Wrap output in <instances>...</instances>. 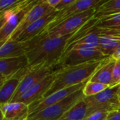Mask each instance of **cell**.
Listing matches in <instances>:
<instances>
[{"label": "cell", "instance_id": "30", "mask_svg": "<svg viewBox=\"0 0 120 120\" xmlns=\"http://www.w3.org/2000/svg\"><path fill=\"white\" fill-rule=\"evenodd\" d=\"M46 1L48 4L53 8H55L60 1V0H46Z\"/></svg>", "mask_w": 120, "mask_h": 120}, {"label": "cell", "instance_id": "27", "mask_svg": "<svg viewBox=\"0 0 120 120\" xmlns=\"http://www.w3.org/2000/svg\"><path fill=\"white\" fill-rule=\"evenodd\" d=\"M74 1H75V0H60L58 5L54 9L56 11H60L65 9V8H67L70 4H72Z\"/></svg>", "mask_w": 120, "mask_h": 120}, {"label": "cell", "instance_id": "4", "mask_svg": "<svg viewBox=\"0 0 120 120\" xmlns=\"http://www.w3.org/2000/svg\"><path fill=\"white\" fill-rule=\"evenodd\" d=\"M119 91L120 85H117L109 87L96 95L84 97L88 105L87 117L98 111L110 112L118 110L120 105Z\"/></svg>", "mask_w": 120, "mask_h": 120}, {"label": "cell", "instance_id": "13", "mask_svg": "<svg viewBox=\"0 0 120 120\" xmlns=\"http://www.w3.org/2000/svg\"><path fill=\"white\" fill-rule=\"evenodd\" d=\"M55 9L51 8L47 3L46 0H39L38 4H37L26 15L22 22L18 27L15 31L13 32L10 39L15 40L20 35V34L30 25L34 22L37 20L40 19L47 13Z\"/></svg>", "mask_w": 120, "mask_h": 120}, {"label": "cell", "instance_id": "26", "mask_svg": "<svg viewBox=\"0 0 120 120\" xmlns=\"http://www.w3.org/2000/svg\"><path fill=\"white\" fill-rule=\"evenodd\" d=\"M108 114L109 112H108L98 111L89 115L84 120H107Z\"/></svg>", "mask_w": 120, "mask_h": 120}, {"label": "cell", "instance_id": "28", "mask_svg": "<svg viewBox=\"0 0 120 120\" xmlns=\"http://www.w3.org/2000/svg\"><path fill=\"white\" fill-rule=\"evenodd\" d=\"M107 120H120V112L116 110L109 112Z\"/></svg>", "mask_w": 120, "mask_h": 120}, {"label": "cell", "instance_id": "25", "mask_svg": "<svg viewBox=\"0 0 120 120\" xmlns=\"http://www.w3.org/2000/svg\"><path fill=\"white\" fill-rule=\"evenodd\" d=\"M120 82V60H116V63L113 70V81L112 86H117Z\"/></svg>", "mask_w": 120, "mask_h": 120}, {"label": "cell", "instance_id": "17", "mask_svg": "<svg viewBox=\"0 0 120 120\" xmlns=\"http://www.w3.org/2000/svg\"><path fill=\"white\" fill-rule=\"evenodd\" d=\"M30 47V41H18L9 39L0 47V59L25 56Z\"/></svg>", "mask_w": 120, "mask_h": 120}, {"label": "cell", "instance_id": "1", "mask_svg": "<svg viewBox=\"0 0 120 120\" xmlns=\"http://www.w3.org/2000/svg\"><path fill=\"white\" fill-rule=\"evenodd\" d=\"M60 37H49L46 32L30 39V47L26 53L30 67L46 64L56 68L63 55L67 41L74 34Z\"/></svg>", "mask_w": 120, "mask_h": 120}, {"label": "cell", "instance_id": "10", "mask_svg": "<svg viewBox=\"0 0 120 120\" xmlns=\"http://www.w3.org/2000/svg\"><path fill=\"white\" fill-rule=\"evenodd\" d=\"M89 81V80L84 82L83 83H81L79 84L75 85V86H72L70 87H68V88L59 90V91L51 94L50 96H49L44 98L40 99V100L33 103L32 104L29 105L30 115L39 112V111L46 108L47 107L53 105L63 101V99H65V98H67L70 95H71V94H74L75 92L83 89L84 86H85V84Z\"/></svg>", "mask_w": 120, "mask_h": 120}, {"label": "cell", "instance_id": "18", "mask_svg": "<svg viewBox=\"0 0 120 120\" xmlns=\"http://www.w3.org/2000/svg\"><path fill=\"white\" fill-rule=\"evenodd\" d=\"M116 63V60L112 57H109L104 60L101 66L90 78V82H98L112 86L113 81V70Z\"/></svg>", "mask_w": 120, "mask_h": 120}, {"label": "cell", "instance_id": "2", "mask_svg": "<svg viewBox=\"0 0 120 120\" xmlns=\"http://www.w3.org/2000/svg\"><path fill=\"white\" fill-rule=\"evenodd\" d=\"M104 60L91 61L81 65L66 66L57 69L56 70L55 79L50 89L42 98L59 90L75 86L89 80Z\"/></svg>", "mask_w": 120, "mask_h": 120}, {"label": "cell", "instance_id": "14", "mask_svg": "<svg viewBox=\"0 0 120 120\" xmlns=\"http://www.w3.org/2000/svg\"><path fill=\"white\" fill-rule=\"evenodd\" d=\"M58 11L56 10L49 12L40 19L27 27L16 38L18 41H27L43 32L50 22L55 18Z\"/></svg>", "mask_w": 120, "mask_h": 120}, {"label": "cell", "instance_id": "8", "mask_svg": "<svg viewBox=\"0 0 120 120\" xmlns=\"http://www.w3.org/2000/svg\"><path fill=\"white\" fill-rule=\"evenodd\" d=\"M56 70V68L49 66L46 64H40L33 67H29L28 71L22 79L11 102H15L34 85L54 72Z\"/></svg>", "mask_w": 120, "mask_h": 120}, {"label": "cell", "instance_id": "31", "mask_svg": "<svg viewBox=\"0 0 120 120\" xmlns=\"http://www.w3.org/2000/svg\"><path fill=\"white\" fill-rule=\"evenodd\" d=\"M119 99H120V91H119Z\"/></svg>", "mask_w": 120, "mask_h": 120}, {"label": "cell", "instance_id": "16", "mask_svg": "<svg viewBox=\"0 0 120 120\" xmlns=\"http://www.w3.org/2000/svg\"><path fill=\"white\" fill-rule=\"evenodd\" d=\"M28 69L29 68H27L21 70L15 75L0 84V105L11 102L22 79L28 71Z\"/></svg>", "mask_w": 120, "mask_h": 120}, {"label": "cell", "instance_id": "19", "mask_svg": "<svg viewBox=\"0 0 120 120\" xmlns=\"http://www.w3.org/2000/svg\"><path fill=\"white\" fill-rule=\"evenodd\" d=\"M120 43V34L104 35L100 37L98 49L107 57H112Z\"/></svg>", "mask_w": 120, "mask_h": 120}, {"label": "cell", "instance_id": "23", "mask_svg": "<svg viewBox=\"0 0 120 120\" xmlns=\"http://www.w3.org/2000/svg\"><path fill=\"white\" fill-rule=\"evenodd\" d=\"M109 87L110 86L106 84L89 81L83 88V93L85 97H89L96 95Z\"/></svg>", "mask_w": 120, "mask_h": 120}, {"label": "cell", "instance_id": "21", "mask_svg": "<svg viewBox=\"0 0 120 120\" xmlns=\"http://www.w3.org/2000/svg\"><path fill=\"white\" fill-rule=\"evenodd\" d=\"M120 13V0H107L96 8L94 18L101 19L103 18Z\"/></svg>", "mask_w": 120, "mask_h": 120}, {"label": "cell", "instance_id": "11", "mask_svg": "<svg viewBox=\"0 0 120 120\" xmlns=\"http://www.w3.org/2000/svg\"><path fill=\"white\" fill-rule=\"evenodd\" d=\"M29 67V60L26 55L0 59V84Z\"/></svg>", "mask_w": 120, "mask_h": 120}, {"label": "cell", "instance_id": "20", "mask_svg": "<svg viewBox=\"0 0 120 120\" xmlns=\"http://www.w3.org/2000/svg\"><path fill=\"white\" fill-rule=\"evenodd\" d=\"M88 105L84 98L71 108L59 120H84L87 117Z\"/></svg>", "mask_w": 120, "mask_h": 120}, {"label": "cell", "instance_id": "3", "mask_svg": "<svg viewBox=\"0 0 120 120\" xmlns=\"http://www.w3.org/2000/svg\"><path fill=\"white\" fill-rule=\"evenodd\" d=\"M39 1V0H22L20 4L0 13V46L11 39L27 13Z\"/></svg>", "mask_w": 120, "mask_h": 120}, {"label": "cell", "instance_id": "33", "mask_svg": "<svg viewBox=\"0 0 120 120\" xmlns=\"http://www.w3.org/2000/svg\"></svg>", "mask_w": 120, "mask_h": 120}, {"label": "cell", "instance_id": "7", "mask_svg": "<svg viewBox=\"0 0 120 120\" xmlns=\"http://www.w3.org/2000/svg\"><path fill=\"white\" fill-rule=\"evenodd\" d=\"M108 58L109 57L103 55L98 49H73L62 56L56 69L104 60Z\"/></svg>", "mask_w": 120, "mask_h": 120}, {"label": "cell", "instance_id": "29", "mask_svg": "<svg viewBox=\"0 0 120 120\" xmlns=\"http://www.w3.org/2000/svg\"><path fill=\"white\" fill-rule=\"evenodd\" d=\"M114 59H115L116 60H120V44L118 45V46L117 47L115 53H113L112 56Z\"/></svg>", "mask_w": 120, "mask_h": 120}, {"label": "cell", "instance_id": "32", "mask_svg": "<svg viewBox=\"0 0 120 120\" xmlns=\"http://www.w3.org/2000/svg\"><path fill=\"white\" fill-rule=\"evenodd\" d=\"M118 111H120V108H119V110H118Z\"/></svg>", "mask_w": 120, "mask_h": 120}, {"label": "cell", "instance_id": "15", "mask_svg": "<svg viewBox=\"0 0 120 120\" xmlns=\"http://www.w3.org/2000/svg\"><path fill=\"white\" fill-rule=\"evenodd\" d=\"M1 120H27L29 105L20 102H11L0 105Z\"/></svg>", "mask_w": 120, "mask_h": 120}, {"label": "cell", "instance_id": "24", "mask_svg": "<svg viewBox=\"0 0 120 120\" xmlns=\"http://www.w3.org/2000/svg\"><path fill=\"white\" fill-rule=\"evenodd\" d=\"M22 0H0V13L20 4Z\"/></svg>", "mask_w": 120, "mask_h": 120}, {"label": "cell", "instance_id": "5", "mask_svg": "<svg viewBox=\"0 0 120 120\" xmlns=\"http://www.w3.org/2000/svg\"><path fill=\"white\" fill-rule=\"evenodd\" d=\"M83 89L70 95L63 101L30 115L27 120H59L71 108L84 98Z\"/></svg>", "mask_w": 120, "mask_h": 120}, {"label": "cell", "instance_id": "12", "mask_svg": "<svg viewBox=\"0 0 120 120\" xmlns=\"http://www.w3.org/2000/svg\"><path fill=\"white\" fill-rule=\"evenodd\" d=\"M56 77V71L46 77L44 79L34 85L27 92L22 94L15 102L30 105L33 103L41 99L50 89Z\"/></svg>", "mask_w": 120, "mask_h": 120}, {"label": "cell", "instance_id": "22", "mask_svg": "<svg viewBox=\"0 0 120 120\" xmlns=\"http://www.w3.org/2000/svg\"><path fill=\"white\" fill-rule=\"evenodd\" d=\"M96 26L101 28L120 30V13L98 19Z\"/></svg>", "mask_w": 120, "mask_h": 120}, {"label": "cell", "instance_id": "6", "mask_svg": "<svg viewBox=\"0 0 120 120\" xmlns=\"http://www.w3.org/2000/svg\"><path fill=\"white\" fill-rule=\"evenodd\" d=\"M96 8H91L63 21L53 28L44 31L49 37H60L77 32L89 20L94 17Z\"/></svg>", "mask_w": 120, "mask_h": 120}, {"label": "cell", "instance_id": "9", "mask_svg": "<svg viewBox=\"0 0 120 120\" xmlns=\"http://www.w3.org/2000/svg\"><path fill=\"white\" fill-rule=\"evenodd\" d=\"M107 0H75V1L65 9L58 11L55 18L50 22L44 31H48L61 23L66 19L86 11L91 8H96Z\"/></svg>", "mask_w": 120, "mask_h": 120}]
</instances>
